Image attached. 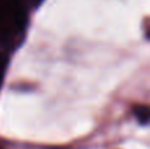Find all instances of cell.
Segmentation results:
<instances>
[{
    "label": "cell",
    "instance_id": "cell-2",
    "mask_svg": "<svg viewBox=\"0 0 150 149\" xmlns=\"http://www.w3.org/2000/svg\"><path fill=\"white\" fill-rule=\"evenodd\" d=\"M133 115H134L136 120L138 121V124L141 126H148L149 124V108L148 106H134L133 108Z\"/></svg>",
    "mask_w": 150,
    "mask_h": 149
},
{
    "label": "cell",
    "instance_id": "cell-1",
    "mask_svg": "<svg viewBox=\"0 0 150 149\" xmlns=\"http://www.w3.org/2000/svg\"><path fill=\"white\" fill-rule=\"evenodd\" d=\"M26 13L18 0H0V42L12 44L25 31Z\"/></svg>",
    "mask_w": 150,
    "mask_h": 149
},
{
    "label": "cell",
    "instance_id": "cell-3",
    "mask_svg": "<svg viewBox=\"0 0 150 149\" xmlns=\"http://www.w3.org/2000/svg\"><path fill=\"white\" fill-rule=\"evenodd\" d=\"M9 63V57L4 53H0V86H1L3 81H4V74Z\"/></svg>",
    "mask_w": 150,
    "mask_h": 149
},
{
    "label": "cell",
    "instance_id": "cell-4",
    "mask_svg": "<svg viewBox=\"0 0 150 149\" xmlns=\"http://www.w3.org/2000/svg\"><path fill=\"white\" fill-rule=\"evenodd\" d=\"M32 1V4H33V7H36V8H38L40 5L44 3V0H30Z\"/></svg>",
    "mask_w": 150,
    "mask_h": 149
}]
</instances>
